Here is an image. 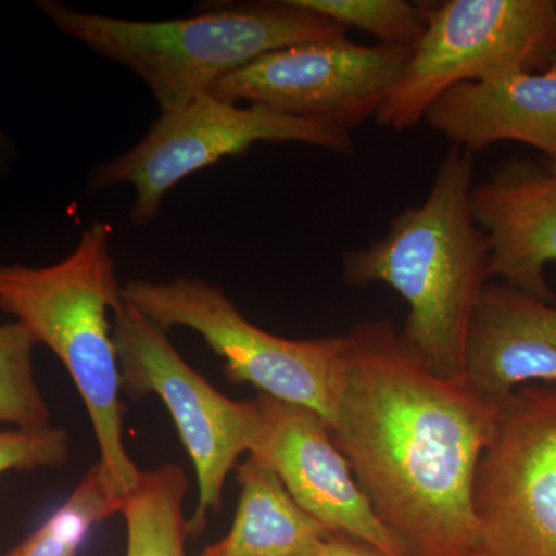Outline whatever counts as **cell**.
Returning a JSON list of instances; mask_svg holds the SVG:
<instances>
[{"mask_svg": "<svg viewBox=\"0 0 556 556\" xmlns=\"http://www.w3.org/2000/svg\"><path fill=\"white\" fill-rule=\"evenodd\" d=\"M552 172V174L555 175L556 177V160L555 161H551V169H548Z\"/></svg>", "mask_w": 556, "mask_h": 556, "instance_id": "603a6c76", "label": "cell"}, {"mask_svg": "<svg viewBox=\"0 0 556 556\" xmlns=\"http://www.w3.org/2000/svg\"><path fill=\"white\" fill-rule=\"evenodd\" d=\"M412 53L407 47L362 46L348 38L300 43L249 62L219 79L207 94L351 131L376 116Z\"/></svg>", "mask_w": 556, "mask_h": 556, "instance_id": "30bf717a", "label": "cell"}, {"mask_svg": "<svg viewBox=\"0 0 556 556\" xmlns=\"http://www.w3.org/2000/svg\"><path fill=\"white\" fill-rule=\"evenodd\" d=\"M473 153L452 146L426 201L391 222L382 239L343 255L351 287L386 283L407 302L399 334L433 375L466 378L468 329L492 277L490 247L471 212Z\"/></svg>", "mask_w": 556, "mask_h": 556, "instance_id": "7a4b0ae2", "label": "cell"}, {"mask_svg": "<svg viewBox=\"0 0 556 556\" xmlns=\"http://www.w3.org/2000/svg\"><path fill=\"white\" fill-rule=\"evenodd\" d=\"M68 456L70 438L62 428L0 430V475L10 470L64 466Z\"/></svg>", "mask_w": 556, "mask_h": 556, "instance_id": "ffe728a7", "label": "cell"}, {"mask_svg": "<svg viewBox=\"0 0 556 556\" xmlns=\"http://www.w3.org/2000/svg\"><path fill=\"white\" fill-rule=\"evenodd\" d=\"M121 495L100 460L68 500L7 556H76L90 530L119 514Z\"/></svg>", "mask_w": 556, "mask_h": 556, "instance_id": "e0dca14e", "label": "cell"}, {"mask_svg": "<svg viewBox=\"0 0 556 556\" xmlns=\"http://www.w3.org/2000/svg\"><path fill=\"white\" fill-rule=\"evenodd\" d=\"M121 298L169 331L185 327L199 332L225 361L236 383H251L260 394L313 409L332 422L342 372L345 338L291 340L251 324L228 295L200 278L170 283L131 280Z\"/></svg>", "mask_w": 556, "mask_h": 556, "instance_id": "8992f818", "label": "cell"}, {"mask_svg": "<svg viewBox=\"0 0 556 556\" xmlns=\"http://www.w3.org/2000/svg\"><path fill=\"white\" fill-rule=\"evenodd\" d=\"M257 142H300L339 153L353 150L350 131L324 121L299 118L263 105L239 108L203 94L178 112L161 115L137 146L91 172L89 190L130 185L135 189L131 223L149 225L179 181Z\"/></svg>", "mask_w": 556, "mask_h": 556, "instance_id": "ba28073f", "label": "cell"}, {"mask_svg": "<svg viewBox=\"0 0 556 556\" xmlns=\"http://www.w3.org/2000/svg\"><path fill=\"white\" fill-rule=\"evenodd\" d=\"M121 300L112 228L102 222L91 223L75 251L56 265H0V309L67 368L89 413L100 463L123 496L142 471L124 442L126 408L110 320Z\"/></svg>", "mask_w": 556, "mask_h": 556, "instance_id": "277c9868", "label": "cell"}, {"mask_svg": "<svg viewBox=\"0 0 556 556\" xmlns=\"http://www.w3.org/2000/svg\"><path fill=\"white\" fill-rule=\"evenodd\" d=\"M188 478L177 464L142 471L137 485L121 496L127 527L126 556H186Z\"/></svg>", "mask_w": 556, "mask_h": 556, "instance_id": "2e32d148", "label": "cell"}, {"mask_svg": "<svg viewBox=\"0 0 556 556\" xmlns=\"http://www.w3.org/2000/svg\"><path fill=\"white\" fill-rule=\"evenodd\" d=\"M471 212L489 241L492 277L556 305L544 274L556 262L555 175L532 164H506L473 186Z\"/></svg>", "mask_w": 556, "mask_h": 556, "instance_id": "7c38bea8", "label": "cell"}, {"mask_svg": "<svg viewBox=\"0 0 556 556\" xmlns=\"http://www.w3.org/2000/svg\"><path fill=\"white\" fill-rule=\"evenodd\" d=\"M473 508V556H556V383L501 402Z\"/></svg>", "mask_w": 556, "mask_h": 556, "instance_id": "9c48e42d", "label": "cell"}, {"mask_svg": "<svg viewBox=\"0 0 556 556\" xmlns=\"http://www.w3.org/2000/svg\"><path fill=\"white\" fill-rule=\"evenodd\" d=\"M422 11L426 30L376 113L379 126L412 129L453 87L543 70L556 56L552 0H447Z\"/></svg>", "mask_w": 556, "mask_h": 556, "instance_id": "5b68a950", "label": "cell"}, {"mask_svg": "<svg viewBox=\"0 0 556 556\" xmlns=\"http://www.w3.org/2000/svg\"><path fill=\"white\" fill-rule=\"evenodd\" d=\"M121 391L131 399L159 396L169 409L195 467L199 501L190 535L222 506L228 475L243 453L255 452L263 417L257 399L232 401L195 371L172 345L167 331L121 300L112 311Z\"/></svg>", "mask_w": 556, "mask_h": 556, "instance_id": "52a82bcc", "label": "cell"}, {"mask_svg": "<svg viewBox=\"0 0 556 556\" xmlns=\"http://www.w3.org/2000/svg\"><path fill=\"white\" fill-rule=\"evenodd\" d=\"M317 556H383L375 548L368 547L367 544L361 541L353 540V538L336 533L334 536L329 538L321 548L320 554Z\"/></svg>", "mask_w": 556, "mask_h": 556, "instance_id": "44dd1931", "label": "cell"}, {"mask_svg": "<svg viewBox=\"0 0 556 556\" xmlns=\"http://www.w3.org/2000/svg\"><path fill=\"white\" fill-rule=\"evenodd\" d=\"M466 378L497 404L518 388L556 383V305L486 285L468 329Z\"/></svg>", "mask_w": 556, "mask_h": 556, "instance_id": "4fadbf2b", "label": "cell"}, {"mask_svg": "<svg viewBox=\"0 0 556 556\" xmlns=\"http://www.w3.org/2000/svg\"><path fill=\"white\" fill-rule=\"evenodd\" d=\"M237 471L241 495L232 527L200 556H317L336 535L295 503L263 457L249 455Z\"/></svg>", "mask_w": 556, "mask_h": 556, "instance_id": "9a60e30c", "label": "cell"}, {"mask_svg": "<svg viewBox=\"0 0 556 556\" xmlns=\"http://www.w3.org/2000/svg\"><path fill=\"white\" fill-rule=\"evenodd\" d=\"M263 427L254 453L263 457L303 510L336 533L383 556H408L383 526L328 424L313 409L258 394Z\"/></svg>", "mask_w": 556, "mask_h": 556, "instance_id": "8fae6325", "label": "cell"}, {"mask_svg": "<svg viewBox=\"0 0 556 556\" xmlns=\"http://www.w3.org/2000/svg\"><path fill=\"white\" fill-rule=\"evenodd\" d=\"M10 153V139L9 137H7L5 131L2 130V127H0V169H2V167H5L7 163H9Z\"/></svg>", "mask_w": 556, "mask_h": 556, "instance_id": "7402d4cb", "label": "cell"}, {"mask_svg": "<svg viewBox=\"0 0 556 556\" xmlns=\"http://www.w3.org/2000/svg\"><path fill=\"white\" fill-rule=\"evenodd\" d=\"M36 7L58 30L144 80L161 115L185 109L263 54L348 35L343 25L295 0L223 7L160 22L84 13L56 0H39Z\"/></svg>", "mask_w": 556, "mask_h": 556, "instance_id": "3957f363", "label": "cell"}, {"mask_svg": "<svg viewBox=\"0 0 556 556\" xmlns=\"http://www.w3.org/2000/svg\"><path fill=\"white\" fill-rule=\"evenodd\" d=\"M38 343L17 321L0 325V424L51 426V413L36 382L33 350Z\"/></svg>", "mask_w": 556, "mask_h": 556, "instance_id": "ac0fdd59", "label": "cell"}, {"mask_svg": "<svg viewBox=\"0 0 556 556\" xmlns=\"http://www.w3.org/2000/svg\"><path fill=\"white\" fill-rule=\"evenodd\" d=\"M427 123L456 148L475 153L496 142L532 146L556 160V56L540 72L508 73L445 91Z\"/></svg>", "mask_w": 556, "mask_h": 556, "instance_id": "5bb4252c", "label": "cell"}, {"mask_svg": "<svg viewBox=\"0 0 556 556\" xmlns=\"http://www.w3.org/2000/svg\"><path fill=\"white\" fill-rule=\"evenodd\" d=\"M345 338L332 441L408 556H473L475 479L500 405L433 375L388 320Z\"/></svg>", "mask_w": 556, "mask_h": 556, "instance_id": "6da1fadb", "label": "cell"}, {"mask_svg": "<svg viewBox=\"0 0 556 556\" xmlns=\"http://www.w3.org/2000/svg\"><path fill=\"white\" fill-rule=\"evenodd\" d=\"M343 27H356L386 46L415 49L426 30L422 7L405 0H295Z\"/></svg>", "mask_w": 556, "mask_h": 556, "instance_id": "d6986e66", "label": "cell"}]
</instances>
